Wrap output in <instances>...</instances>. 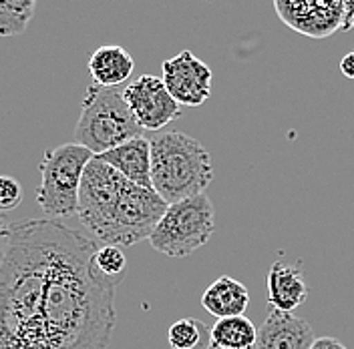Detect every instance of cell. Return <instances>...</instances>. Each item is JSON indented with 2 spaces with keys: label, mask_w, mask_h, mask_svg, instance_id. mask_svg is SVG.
<instances>
[{
  "label": "cell",
  "mask_w": 354,
  "mask_h": 349,
  "mask_svg": "<svg viewBox=\"0 0 354 349\" xmlns=\"http://www.w3.org/2000/svg\"><path fill=\"white\" fill-rule=\"evenodd\" d=\"M310 349H348L340 339H336V337H318V339H314V343H312V348Z\"/></svg>",
  "instance_id": "obj_21"
},
{
  "label": "cell",
  "mask_w": 354,
  "mask_h": 349,
  "mask_svg": "<svg viewBox=\"0 0 354 349\" xmlns=\"http://www.w3.org/2000/svg\"><path fill=\"white\" fill-rule=\"evenodd\" d=\"M212 68L192 50H181L161 65V81L179 105H203L212 97Z\"/></svg>",
  "instance_id": "obj_9"
},
{
  "label": "cell",
  "mask_w": 354,
  "mask_h": 349,
  "mask_svg": "<svg viewBox=\"0 0 354 349\" xmlns=\"http://www.w3.org/2000/svg\"><path fill=\"white\" fill-rule=\"evenodd\" d=\"M201 306L216 319L243 315L250 306V291L242 281L230 275H221L203 291Z\"/></svg>",
  "instance_id": "obj_14"
},
{
  "label": "cell",
  "mask_w": 354,
  "mask_h": 349,
  "mask_svg": "<svg viewBox=\"0 0 354 349\" xmlns=\"http://www.w3.org/2000/svg\"><path fill=\"white\" fill-rule=\"evenodd\" d=\"M123 99L143 131H159L181 114V105L153 74H141L131 81L123 88Z\"/></svg>",
  "instance_id": "obj_7"
},
{
  "label": "cell",
  "mask_w": 354,
  "mask_h": 349,
  "mask_svg": "<svg viewBox=\"0 0 354 349\" xmlns=\"http://www.w3.org/2000/svg\"><path fill=\"white\" fill-rule=\"evenodd\" d=\"M95 157H99L103 163L111 165L117 173H121L135 185L145 187V189H153V183H151V143H149V139L135 137V139L121 143L119 147L101 154H95Z\"/></svg>",
  "instance_id": "obj_12"
},
{
  "label": "cell",
  "mask_w": 354,
  "mask_h": 349,
  "mask_svg": "<svg viewBox=\"0 0 354 349\" xmlns=\"http://www.w3.org/2000/svg\"><path fill=\"white\" fill-rule=\"evenodd\" d=\"M151 183L167 205L201 195L214 179L212 157L192 134L167 131L153 134Z\"/></svg>",
  "instance_id": "obj_3"
},
{
  "label": "cell",
  "mask_w": 354,
  "mask_h": 349,
  "mask_svg": "<svg viewBox=\"0 0 354 349\" xmlns=\"http://www.w3.org/2000/svg\"><path fill=\"white\" fill-rule=\"evenodd\" d=\"M135 61L127 48L119 44L99 46L88 59V72L95 85L117 88L133 74Z\"/></svg>",
  "instance_id": "obj_13"
},
{
  "label": "cell",
  "mask_w": 354,
  "mask_h": 349,
  "mask_svg": "<svg viewBox=\"0 0 354 349\" xmlns=\"http://www.w3.org/2000/svg\"><path fill=\"white\" fill-rule=\"evenodd\" d=\"M209 349H220V348H216V346H212V348H209Z\"/></svg>",
  "instance_id": "obj_24"
},
{
  "label": "cell",
  "mask_w": 354,
  "mask_h": 349,
  "mask_svg": "<svg viewBox=\"0 0 354 349\" xmlns=\"http://www.w3.org/2000/svg\"><path fill=\"white\" fill-rule=\"evenodd\" d=\"M95 265L105 277L121 281L125 275V269H127V259H125V253L121 247H115V245L101 247L99 245V249L95 253Z\"/></svg>",
  "instance_id": "obj_18"
},
{
  "label": "cell",
  "mask_w": 354,
  "mask_h": 349,
  "mask_svg": "<svg viewBox=\"0 0 354 349\" xmlns=\"http://www.w3.org/2000/svg\"><path fill=\"white\" fill-rule=\"evenodd\" d=\"M216 231V211L205 193L167 205L149 243L167 257H187L201 249Z\"/></svg>",
  "instance_id": "obj_6"
},
{
  "label": "cell",
  "mask_w": 354,
  "mask_h": 349,
  "mask_svg": "<svg viewBox=\"0 0 354 349\" xmlns=\"http://www.w3.org/2000/svg\"><path fill=\"white\" fill-rule=\"evenodd\" d=\"M342 32L354 30V0H346V12H344V22H342Z\"/></svg>",
  "instance_id": "obj_23"
},
{
  "label": "cell",
  "mask_w": 354,
  "mask_h": 349,
  "mask_svg": "<svg viewBox=\"0 0 354 349\" xmlns=\"http://www.w3.org/2000/svg\"><path fill=\"white\" fill-rule=\"evenodd\" d=\"M141 127L133 119L123 99V90L91 85L81 103V117L75 127V139L93 154H101L121 143L141 137Z\"/></svg>",
  "instance_id": "obj_4"
},
{
  "label": "cell",
  "mask_w": 354,
  "mask_h": 349,
  "mask_svg": "<svg viewBox=\"0 0 354 349\" xmlns=\"http://www.w3.org/2000/svg\"><path fill=\"white\" fill-rule=\"evenodd\" d=\"M282 22L308 39H326L342 28L346 0H274Z\"/></svg>",
  "instance_id": "obj_8"
},
{
  "label": "cell",
  "mask_w": 354,
  "mask_h": 349,
  "mask_svg": "<svg viewBox=\"0 0 354 349\" xmlns=\"http://www.w3.org/2000/svg\"><path fill=\"white\" fill-rule=\"evenodd\" d=\"M167 341L171 349H209L212 328L196 317H183L171 323L167 331Z\"/></svg>",
  "instance_id": "obj_16"
},
{
  "label": "cell",
  "mask_w": 354,
  "mask_h": 349,
  "mask_svg": "<svg viewBox=\"0 0 354 349\" xmlns=\"http://www.w3.org/2000/svg\"><path fill=\"white\" fill-rule=\"evenodd\" d=\"M340 72L346 77V79H354V50L344 54V59L340 61Z\"/></svg>",
  "instance_id": "obj_22"
},
{
  "label": "cell",
  "mask_w": 354,
  "mask_h": 349,
  "mask_svg": "<svg viewBox=\"0 0 354 349\" xmlns=\"http://www.w3.org/2000/svg\"><path fill=\"white\" fill-rule=\"evenodd\" d=\"M99 243L55 219L12 225L0 263V349H107L121 281L97 265Z\"/></svg>",
  "instance_id": "obj_1"
},
{
  "label": "cell",
  "mask_w": 354,
  "mask_h": 349,
  "mask_svg": "<svg viewBox=\"0 0 354 349\" xmlns=\"http://www.w3.org/2000/svg\"><path fill=\"white\" fill-rule=\"evenodd\" d=\"M22 187L15 177L0 174V211H12L22 203Z\"/></svg>",
  "instance_id": "obj_19"
},
{
  "label": "cell",
  "mask_w": 354,
  "mask_h": 349,
  "mask_svg": "<svg viewBox=\"0 0 354 349\" xmlns=\"http://www.w3.org/2000/svg\"><path fill=\"white\" fill-rule=\"evenodd\" d=\"M10 235H12V225H8L4 219L0 217V263L4 259L8 245H10Z\"/></svg>",
  "instance_id": "obj_20"
},
{
  "label": "cell",
  "mask_w": 354,
  "mask_h": 349,
  "mask_svg": "<svg viewBox=\"0 0 354 349\" xmlns=\"http://www.w3.org/2000/svg\"><path fill=\"white\" fill-rule=\"evenodd\" d=\"M258 328L245 315L223 317L212 326V346L220 349H254Z\"/></svg>",
  "instance_id": "obj_15"
},
{
  "label": "cell",
  "mask_w": 354,
  "mask_h": 349,
  "mask_svg": "<svg viewBox=\"0 0 354 349\" xmlns=\"http://www.w3.org/2000/svg\"><path fill=\"white\" fill-rule=\"evenodd\" d=\"M95 154L79 143H66L48 149L41 161V187L37 203L46 219L77 215L83 173Z\"/></svg>",
  "instance_id": "obj_5"
},
{
  "label": "cell",
  "mask_w": 354,
  "mask_h": 349,
  "mask_svg": "<svg viewBox=\"0 0 354 349\" xmlns=\"http://www.w3.org/2000/svg\"><path fill=\"white\" fill-rule=\"evenodd\" d=\"M37 10V0H0V39L19 37Z\"/></svg>",
  "instance_id": "obj_17"
},
{
  "label": "cell",
  "mask_w": 354,
  "mask_h": 349,
  "mask_svg": "<svg viewBox=\"0 0 354 349\" xmlns=\"http://www.w3.org/2000/svg\"><path fill=\"white\" fill-rule=\"evenodd\" d=\"M268 306L284 313H294L308 299V285L302 271L284 261H274L266 275Z\"/></svg>",
  "instance_id": "obj_11"
},
{
  "label": "cell",
  "mask_w": 354,
  "mask_h": 349,
  "mask_svg": "<svg viewBox=\"0 0 354 349\" xmlns=\"http://www.w3.org/2000/svg\"><path fill=\"white\" fill-rule=\"evenodd\" d=\"M314 333L306 319L294 313L272 309L258 329V341L254 349H310Z\"/></svg>",
  "instance_id": "obj_10"
},
{
  "label": "cell",
  "mask_w": 354,
  "mask_h": 349,
  "mask_svg": "<svg viewBox=\"0 0 354 349\" xmlns=\"http://www.w3.org/2000/svg\"><path fill=\"white\" fill-rule=\"evenodd\" d=\"M167 203L155 189L131 183L99 157L88 161L79 191L77 217L103 245L131 247L149 239Z\"/></svg>",
  "instance_id": "obj_2"
}]
</instances>
